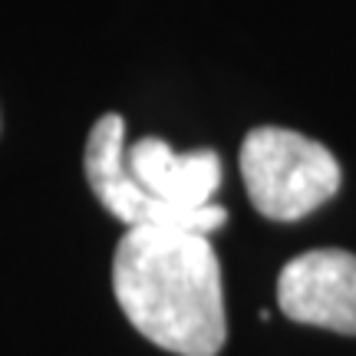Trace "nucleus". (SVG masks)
<instances>
[{
	"instance_id": "obj_1",
	"label": "nucleus",
	"mask_w": 356,
	"mask_h": 356,
	"mask_svg": "<svg viewBox=\"0 0 356 356\" xmlns=\"http://www.w3.org/2000/svg\"><path fill=\"white\" fill-rule=\"evenodd\" d=\"M113 293L129 323L178 356H218L228 337L221 267L208 234L129 228L113 257Z\"/></svg>"
},
{
	"instance_id": "obj_4",
	"label": "nucleus",
	"mask_w": 356,
	"mask_h": 356,
	"mask_svg": "<svg viewBox=\"0 0 356 356\" xmlns=\"http://www.w3.org/2000/svg\"><path fill=\"white\" fill-rule=\"evenodd\" d=\"M277 304L293 323L356 337V254L317 248L287 261L277 277Z\"/></svg>"
},
{
	"instance_id": "obj_5",
	"label": "nucleus",
	"mask_w": 356,
	"mask_h": 356,
	"mask_svg": "<svg viewBox=\"0 0 356 356\" xmlns=\"http://www.w3.org/2000/svg\"><path fill=\"white\" fill-rule=\"evenodd\" d=\"M126 168L142 191L181 211L208 208L211 195L221 185V159L211 149L178 155L172 152L168 142L152 139V136L129 145Z\"/></svg>"
},
{
	"instance_id": "obj_3",
	"label": "nucleus",
	"mask_w": 356,
	"mask_h": 356,
	"mask_svg": "<svg viewBox=\"0 0 356 356\" xmlns=\"http://www.w3.org/2000/svg\"><path fill=\"white\" fill-rule=\"evenodd\" d=\"M83 165H86L89 188L99 198V204L129 228H178L211 234L228 221V211L221 204L181 211V208L152 198L149 191H142L126 168V122L119 113H106L96 119L86 139Z\"/></svg>"
},
{
	"instance_id": "obj_2",
	"label": "nucleus",
	"mask_w": 356,
	"mask_h": 356,
	"mask_svg": "<svg viewBox=\"0 0 356 356\" xmlns=\"http://www.w3.org/2000/svg\"><path fill=\"white\" fill-rule=\"evenodd\" d=\"M248 198L270 221H300L333 198L343 172L333 152L293 129H251L241 145Z\"/></svg>"
}]
</instances>
